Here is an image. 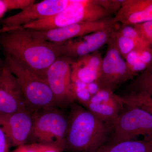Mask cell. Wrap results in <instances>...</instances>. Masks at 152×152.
Wrapping results in <instances>:
<instances>
[{
    "label": "cell",
    "instance_id": "obj_1",
    "mask_svg": "<svg viewBox=\"0 0 152 152\" xmlns=\"http://www.w3.org/2000/svg\"><path fill=\"white\" fill-rule=\"evenodd\" d=\"M0 45L5 54L24 63L45 79L48 69L61 56L56 43L35 39L22 26L0 29Z\"/></svg>",
    "mask_w": 152,
    "mask_h": 152
},
{
    "label": "cell",
    "instance_id": "obj_2",
    "mask_svg": "<svg viewBox=\"0 0 152 152\" xmlns=\"http://www.w3.org/2000/svg\"><path fill=\"white\" fill-rule=\"evenodd\" d=\"M71 106L64 151L96 152L104 144L112 124L102 121L80 105L74 103Z\"/></svg>",
    "mask_w": 152,
    "mask_h": 152
},
{
    "label": "cell",
    "instance_id": "obj_3",
    "mask_svg": "<svg viewBox=\"0 0 152 152\" xmlns=\"http://www.w3.org/2000/svg\"><path fill=\"white\" fill-rule=\"evenodd\" d=\"M5 65L19 82L28 108L33 112L58 107L46 79L24 63L5 54Z\"/></svg>",
    "mask_w": 152,
    "mask_h": 152
},
{
    "label": "cell",
    "instance_id": "obj_4",
    "mask_svg": "<svg viewBox=\"0 0 152 152\" xmlns=\"http://www.w3.org/2000/svg\"><path fill=\"white\" fill-rule=\"evenodd\" d=\"M110 15L108 12L98 5L96 0H70L67 6L58 13L25 25L23 28L45 31L77 23L98 20Z\"/></svg>",
    "mask_w": 152,
    "mask_h": 152
},
{
    "label": "cell",
    "instance_id": "obj_5",
    "mask_svg": "<svg viewBox=\"0 0 152 152\" xmlns=\"http://www.w3.org/2000/svg\"><path fill=\"white\" fill-rule=\"evenodd\" d=\"M112 136L108 144L126 141L152 140V116L139 108L124 106L112 125Z\"/></svg>",
    "mask_w": 152,
    "mask_h": 152
},
{
    "label": "cell",
    "instance_id": "obj_6",
    "mask_svg": "<svg viewBox=\"0 0 152 152\" xmlns=\"http://www.w3.org/2000/svg\"><path fill=\"white\" fill-rule=\"evenodd\" d=\"M68 127V117L58 107L36 112L29 143L54 146L62 152Z\"/></svg>",
    "mask_w": 152,
    "mask_h": 152
},
{
    "label": "cell",
    "instance_id": "obj_7",
    "mask_svg": "<svg viewBox=\"0 0 152 152\" xmlns=\"http://www.w3.org/2000/svg\"><path fill=\"white\" fill-rule=\"evenodd\" d=\"M113 18L107 17L98 20L77 23L45 31L27 29L37 39L61 44L74 38L81 37L99 31L117 29V23H114Z\"/></svg>",
    "mask_w": 152,
    "mask_h": 152
},
{
    "label": "cell",
    "instance_id": "obj_8",
    "mask_svg": "<svg viewBox=\"0 0 152 152\" xmlns=\"http://www.w3.org/2000/svg\"><path fill=\"white\" fill-rule=\"evenodd\" d=\"M106 45V54L103 58L100 76L97 81L101 89L114 92L119 85L133 80L138 75L130 69L111 36Z\"/></svg>",
    "mask_w": 152,
    "mask_h": 152
},
{
    "label": "cell",
    "instance_id": "obj_9",
    "mask_svg": "<svg viewBox=\"0 0 152 152\" xmlns=\"http://www.w3.org/2000/svg\"><path fill=\"white\" fill-rule=\"evenodd\" d=\"M72 61L69 57H59L46 74V79L58 108H65L75 101L72 90Z\"/></svg>",
    "mask_w": 152,
    "mask_h": 152
},
{
    "label": "cell",
    "instance_id": "obj_10",
    "mask_svg": "<svg viewBox=\"0 0 152 152\" xmlns=\"http://www.w3.org/2000/svg\"><path fill=\"white\" fill-rule=\"evenodd\" d=\"M35 113L25 108L13 113H0V128L5 134L11 148L29 143L34 128Z\"/></svg>",
    "mask_w": 152,
    "mask_h": 152
},
{
    "label": "cell",
    "instance_id": "obj_11",
    "mask_svg": "<svg viewBox=\"0 0 152 152\" xmlns=\"http://www.w3.org/2000/svg\"><path fill=\"white\" fill-rule=\"evenodd\" d=\"M70 0H44L34 3L15 15L0 20V24L4 30L23 26L40 20L48 18L64 10Z\"/></svg>",
    "mask_w": 152,
    "mask_h": 152
},
{
    "label": "cell",
    "instance_id": "obj_12",
    "mask_svg": "<svg viewBox=\"0 0 152 152\" xmlns=\"http://www.w3.org/2000/svg\"><path fill=\"white\" fill-rule=\"evenodd\" d=\"M25 108L28 107L20 85L4 64L0 76V113H13Z\"/></svg>",
    "mask_w": 152,
    "mask_h": 152
},
{
    "label": "cell",
    "instance_id": "obj_13",
    "mask_svg": "<svg viewBox=\"0 0 152 152\" xmlns=\"http://www.w3.org/2000/svg\"><path fill=\"white\" fill-rule=\"evenodd\" d=\"M115 30L99 31L78 38V39H71L56 45L61 56L79 58L99 50L101 47L107 44L112 33Z\"/></svg>",
    "mask_w": 152,
    "mask_h": 152
},
{
    "label": "cell",
    "instance_id": "obj_14",
    "mask_svg": "<svg viewBox=\"0 0 152 152\" xmlns=\"http://www.w3.org/2000/svg\"><path fill=\"white\" fill-rule=\"evenodd\" d=\"M113 20L122 25L140 24L152 20V0H125Z\"/></svg>",
    "mask_w": 152,
    "mask_h": 152
},
{
    "label": "cell",
    "instance_id": "obj_15",
    "mask_svg": "<svg viewBox=\"0 0 152 152\" xmlns=\"http://www.w3.org/2000/svg\"><path fill=\"white\" fill-rule=\"evenodd\" d=\"M103 58L99 50L79 58L71 62L72 82L89 83L97 80L100 76Z\"/></svg>",
    "mask_w": 152,
    "mask_h": 152
},
{
    "label": "cell",
    "instance_id": "obj_16",
    "mask_svg": "<svg viewBox=\"0 0 152 152\" xmlns=\"http://www.w3.org/2000/svg\"><path fill=\"white\" fill-rule=\"evenodd\" d=\"M95 152H152V140H134L104 144Z\"/></svg>",
    "mask_w": 152,
    "mask_h": 152
},
{
    "label": "cell",
    "instance_id": "obj_17",
    "mask_svg": "<svg viewBox=\"0 0 152 152\" xmlns=\"http://www.w3.org/2000/svg\"><path fill=\"white\" fill-rule=\"evenodd\" d=\"M83 106L102 121L112 125L124 107L106 103L90 102Z\"/></svg>",
    "mask_w": 152,
    "mask_h": 152
},
{
    "label": "cell",
    "instance_id": "obj_18",
    "mask_svg": "<svg viewBox=\"0 0 152 152\" xmlns=\"http://www.w3.org/2000/svg\"><path fill=\"white\" fill-rule=\"evenodd\" d=\"M120 99L124 106L139 108L152 116V93H129L124 96H120Z\"/></svg>",
    "mask_w": 152,
    "mask_h": 152
},
{
    "label": "cell",
    "instance_id": "obj_19",
    "mask_svg": "<svg viewBox=\"0 0 152 152\" xmlns=\"http://www.w3.org/2000/svg\"><path fill=\"white\" fill-rule=\"evenodd\" d=\"M129 93L145 91L152 93V62L132 80L127 87Z\"/></svg>",
    "mask_w": 152,
    "mask_h": 152
},
{
    "label": "cell",
    "instance_id": "obj_20",
    "mask_svg": "<svg viewBox=\"0 0 152 152\" xmlns=\"http://www.w3.org/2000/svg\"><path fill=\"white\" fill-rule=\"evenodd\" d=\"M117 29L112 33L111 37L115 42L121 56L124 59L131 52L138 48L144 47L134 40L122 35Z\"/></svg>",
    "mask_w": 152,
    "mask_h": 152
},
{
    "label": "cell",
    "instance_id": "obj_21",
    "mask_svg": "<svg viewBox=\"0 0 152 152\" xmlns=\"http://www.w3.org/2000/svg\"><path fill=\"white\" fill-rule=\"evenodd\" d=\"M72 91L75 100L82 105L86 103L91 98L88 89L86 84L80 82H72Z\"/></svg>",
    "mask_w": 152,
    "mask_h": 152
},
{
    "label": "cell",
    "instance_id": "obj_22",
    "mask_svg": "<svg viewBox=\"0 0 152 152\" xmlns=\"http://www.w3.org/2000/svg\"><path fill=\"white\" fill-rule=\"evenodd\" d=\"M125 60L130 69L138 75L139 72L145 70L148 67L142 62L137 49L130 53L126 57Z\"/></svg>",
    "mask_w": 152,
    "mask_h": 152
},
{
    "label": "cell",
    "instance_id": "obj_23",
    "mask_svg": "<svg viewBox=\"0 0 152 152\" xmlns=\"http://www.w3.org/2000/svg\"><path fill=\"white\" fill-rule=\"evenodd\" d=\"M134 26L140 33L145 46L152 50V20Z\"/></svg>",
    "mask_w": 152,
    "mask_h": 152
},
{
    "label": "cell",
    "instance_id": "obj_24",
    "mask_svg": "<svg viewBox=\"0 0 152 152\" xmlns=\"http://www.w3.org/2000/svg\"><path fill=\"white\" fill-rule=\"evenodd\" d=\"M117 31L122 35L134 40L142 46L147 47L145 46L138 31L134 25H121L118 28Z\"/></svg>",
    "mask_w": 152,
    "mask_h": 152
},
{
    "label": "cell",
    "instance_id": "obj_25",
    "mask_svg": "<svg viewBox=\"0 0 152 152\" xmlns=\"http://www.w3.org/2000/svg\"><path fill=\"white\" fill-rule=\"evenodd\" d=\"M124 1L125 0H96L98 5L104 9L111 15L117 13Z\"/></svg>",
    "mask_w": 152,
    "mask_h": 152
},
{
    "label": "cell",
    "instance_id": "obj_26",
    "mask_svg": "<svg viewBox=\"0 0 152 152\" xmlns=\"http://www.w3.org/2000/svg\"><path fill=\"white\" fill-rule=\"evenodd\" d=\"M45 145L37 143L25 144L17 147L12 152H41Z\"/></svg>",
    "mask_w": 152,
    "mask_h": 152
},
{
    "label": "cell",
    "instance_id": "obj_27",
    "mask_svg": "<svg viewBox=\"0 0 152 152\" xmlns=\"http://www.w3.org/2000/svg\"><path fill=\"white\" fill-rule=\"evenodd\" d=\"M10 148L5 134L0 128V152H10Z\"/></svg>",
    "mask_w": 152,
    "mask_h": 152
},
{
    "label": "cell",
    "instance_id": "obj_28",
    "mask_svg": "<svg viewBox=\"0 0 152 152\" xmlns=\"http://www.w3.org/2000/svg\"><path fill=\"white\" fill-rule=\"evenodd\" d=\"M87 88L91 96L96 94L101 89L97 80L86 84Z\"/></svg>",
    "mask_w": 152,
    "mask_h": 152
},
{
    "label": "cell",
    "instance_id": "obj_29",
    "mask_svg": "<svg viewBox=\"0 0 152 152\" xmlns=\"http://www.w3.org/2000/svg\"><path fill=\"white\" fill-rule=\"evenodd\" d=\"M8 11L6 0H0V20H1L5 14Z\"/></svg>",
    "mask_w": 152,
    "mask_h": 152
},
{
    "label": "cell",
    "instance_id": "obj_30",
    "mask_svg": "<svg viewBox=\"0 0 152 152\" xmlns=\"http://www.w3.org/2000/svg\"><path fill=\"white\" fill-rule=\"evenodd\" d=\"M41 152H62L57 147L54 146L45 145L43 149Z\"/></svg>",
    "mask_w": 152,
    "mask_h": 152
},
{
    "label": "cell",
    "instance_id": "obj_31",
    "mask_svg": "<svg viewBox=\"0 0 152 152\" xmlns=\"http://www.w3.org/2000/svg\"><path fill=\"white\" fill-rule=\"evenodd\" d=\"M4 64H3L2 63L1 61V59H0V76H1V74L2 73V72L3 68L4 67Z\"/></svg>",
    "mask_w": 152,
    "mask_h": 152
}]
</instances>
